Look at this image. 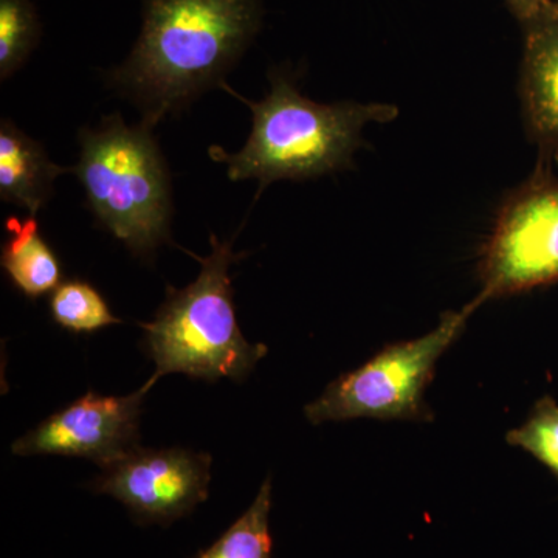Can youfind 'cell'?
Instances as JSON below:
<instances>
[{
    "mask_svg": "<svg viewBox=\"0 0 558 558\" xmlns=\"http://www.w3.org/2000/svg\"><path fill=\"white\" fill-rule=\"evenodd\" d=\"M260 24L259 0H146L142 35L113 80L149 126L220 84Z\"/></svg>",
    "mask_w": 558,
    "mask_h": 558,
    "instance_id": "6da1fadb",
    "label": "cell"
},
{
    "mask_svg": "<svg viewBox=\"0 0 558 558\" xmlns=\"http://www.w3.org/2000/svg\"><path fill=\"white\" fill-rule=\"evenodd\" d=\"M227 90L252 109V132L240 153L211 146L209 156L227 165L231 180L256 179L263 189L275 180L344 170L362 143L363 128L398 116L396 106L384 102L319 105L279 75L271 76L270 94L259 102Z\"/></svg>",
    "mask_w": 558,
    "mask_h": 558,
    "instance_id": "7a4b0ae2",
    "label": "cell"
},
{
    "mask_svg": "<svg viewBox=\"0 0 558 558\" xmlns=\"http://www.w3.org/2000/svg\"><path fill=\"white\" fill-rule=\"evenodd\" d=\"M211 255L199 258V277L189 288H168V296L156 318L145 323V347L156 374H186L215 381L229 377L242 380L267 354L266 344H252L242 336L234 312L230 267L242 258L231 252V242L213 234Z\"/></svg>",
    "mask_w": 558,
    "mask_h": 558,
    "instance_id": "3957f363",
    "label": "cell"
},
{
    "mask_svg": "<svg viewBox=\"0 0 558 558\" xmlns=\"http://www.w3.org/2000/svg\"><path fill=\"white\" fill-rule=\"evenodd\" d=\"M149 124L130 128L120 116L80 134L78 174L102 226L135 255L170 241L171 182Z\"/></svg>",
    "mask_w": 558,
    "mask_h": 558,
    "instance_id": "277c9868",
    "label": "cell"
},
{
    "mask_svg": "<svg viewBox=\"0 0 558 558\" xmlns=\"http://www.w3.org/2000/svg\"><path fill=\"white\" fill-rule=\"evenodd\" d=\"M480 299L459 312H447L432 332L421 339L389 344L376 357L343 374L304 409L312 424L357 417L428 418L424 389L436 362L458 339Z\"/></svg>",
    "mask_w": 558,
    "mask_h": 558,
    "instance_id": "5b68a950",
    "label": "cell"
},
{
    "mask_svg": "<svg viewBox=\"0 0 558 558\" xmlns=\"http://www.w3.org/2000/svg\"><path fill=\"white\" fill-rule=\"evenodd\" d=\"M478 299L510 295L558 281V185L529 186L502 209L484 250Z\"/></svg>",
    "mask_w": 558,
    "mask_h": 558,
    "instance_id": "8992f818",
    "label": "cell"
},
{
    "mask_svg": "<svg viewBox=\"0 0 558 558\" xmlns=\"http://www.w3.org/2000/svg\"><path fill=\"white\" fill-rule=\"evenodd\" d=\"M209 468L207 453L135 447L102 468L90 487L123 502L137 523L168 526L207 499Z\"/></svg>",
    "mask_w": 558,
    "mask_h": 558,
    "instance_id": "52a82bcc",
    "label": "cell"
},
{
    "mask_svg": "<svg viewBox=\"0 0 558 558\" xmlns=\"http://www.w3.org/2000/svg\"><path fill=\"white\" fill-rule=\"evenodd\" d=\"M149 389L146 384L124 398L87 392L17 439L11 451L86 458L106 468L138 447L142 402Z\"/></svg>",
    "mask_w": 558,
    "mask_h": 558,
    "instance_id": "ba28073f",
    "label": "cell"
},
{
    "mask_svg": "<svg viewBox=\"0 0 558 558\" xmlns=\"http://www.w3.org/2000/svg\"><path fill=\"white\" fill-rule=\"evenodd\" d=\"M524 109L532 134L558 163V5L548 2L526 21Z\"/></svg>",
    "mask_w": 558,
    "mask_h": 558,
    "instance_id": "9c48e42d",
    "label": "cell"
},
{
    "mask_svg": "<svg viewBox=\"0 0 558 558\" xmlns=\"http://www.w3.org/2000/svg\"><path fill=\"white\" fill-rule=\"evenodd\" d=\"M47 156L38 142L10 120L0 124V197L36 216L53 194L58 175L69 172Z\"/></svg>",
    "mask_w": 558,
    "mask_h": 558,
    "instance_id": "30bf717a",
    "label": "cell"
},
{
    "mask_svg": "<svg viewBox=\"0 0 558 558\" xmlns=\"http://www.w3.org/2000/svg\"><path fill=\"white\" fill-rule=\"evenodd\" d=\"M9 240L2 248V267L14 286L36 300L61 284V264L39 234L35 216L5 220Z\"/></svg>",
    "mask_w": 558,
    "mask_h": 558,
    "instance_id": "8fae6325",
    "label": "cell"
},
{
    "mask_svg": "<svg viewBox=\"0 0 558 558\" xmlns=\"http://www.w3.org/2000/svg\"><path fill=\"white\" fill-rule=\"evenodd\" d=\"M270 508L271 484L267 480L247 512L218 542L194 558H271Z\"/></svg>",
    "mask_w": 558,
    "mask_h": 558,
    "instance_id": "7c38bea8",
    "label": "cell"
},
{
    "mask_svg": "<svg viewBox=\"0 0 558 558\" xmlns=\"http://www.w3.org/2000/svg\"><path fill=\"white\" fill-rule=\"evenodd\" d=\"M50 314L61 328L75 333H92L95 330L119 325L100 292L81 279L61 282L51 293Z\"/></svg>",
    "mask_w": 558,
    "mask_h": 558,
    "instance_id": "4fadbf2b",
    "label": "cell"
},
{
    "mask_svg": "<svg viewBox=\"0 0 558 558\" xmlns=\"http://www.w3.org/2000/svg\"><path fill=\"white\" fill-rule=\"evenodd\" d=\"M40 25L32 0H0V76L9 78L38 44Z\"/></svg>",
    "mask_w": 558,
    "mask_h": 558,
    "instance_id": "5bb4252c",
    "label": "cell"
},
{
    "mask_svg": "<svg viewBox=\"0 0 558 558\" xmlns=\"http://www.w3.org/2000/svg\"><path fill=\"white\" fill-rule=\"evenodd\" d=\"M508 444L527 451L558 481V403L549 396L539 399L521 427L508 433Z\"/></svg>",
    "mask_w": 558,
    "mask_h": 558,
    "instance_id": "9a60e30c",
    "label": "cell"
},
{
    "mask_svg": "<svg viewBox=\"0 0 558 558\" xmlns=\"http://www.w3.org/2000/svg\"><path fill=\"white\" fill-rule=\"evenodd\" d=\"M508 2L509 5L512 7V10L519 14L521 20L526 22L545 9L549 0H508Z\"/></svg>",
    "mask_w": 558,
    "mask_h": 558,
    "instance_id": "2e32d148",
    "label": "cell"
}]
</instances>
